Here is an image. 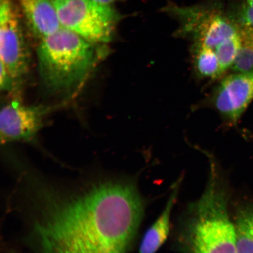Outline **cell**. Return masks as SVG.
Masks as SVG:
<instances>
[{
	"label": "cell",
	"mask_w": 253,
	"mask_h": 253,
	"mask_svg": "<svg viewBox=\"0 0 253 253\" xmlns=\"http://www.w3.org/2000/svg\"><path fill=\"white\" fill-rule=\"evenodd\" d=\"M25 242L42 253H124L137 235L144 202L136 186L102 179L60 188L27 177Z\"/></svg>",
	"instance_id": "6da1fadb"
},
{
	"label": "cell",
	"mask_w": 253,
	"mask_h": 253,
	"mask_svg": "<svg viewBox=\"0 0 253 253\" xmlns=\"http://www.w3.org/2000/svg\"><path fill=\"white\" fill-rule=\"evenodd\" d=\"M228 197L211 163L203 194L189 206L181 234L183 249L192 253H237Z\"/></svg>",
	"instance_id": "7a4b0ae2"
},
{
	"label": "cell",
	"mask_w": 253,
	"mask_h": 253,
	"mask_svg": "<svg viewBox=\"0 0 253 253\" xmlns=\"http://www.w3.org/2000/svg\"><path fill=\"white\" fill-rule=\"evenodd\" d=\"M37 58L43 86L61 94L80 87L92 71L96 54L93 43L63 27L41 41Z\"/></svg>",
	"instance_id": "3957f363"
},
{
	"label": "cell",
	"mask_w": 253,
	"mask_h": 253,
	"mask_svg": "<svg viewBox=\"0 0 253 253\" xmlns=\"http://www.w3.org/2000/svg\"><path fill=\"white\" fill-rule=\"evenodd\" d=\"M163 9L178 21V36L188 38L194 43L216 53L223 43L239 34V27L229 12L216 1L189 7L169 2Z\"/></svg>",
	"instance_id": "277c9868"
},
{
	"label": "cell",
	"mask_w": 253,
	"mask_h": 253,
	"mask_svg": "<svg viewBox=\"0 0 253 253\" xmlns=\"http://www.w3.org/2000/svg\"><path fill=\"white\" fill-rule=\"evenodd\" d=\"M53 3L63 28L91 43L112 40L120 16L111 5L93 0H53Z\"/></svg>",
	"instance_id": "5b68a950"
},
{
	"label": "cell",
	"mask_w": 253,
	"mask_h": 253,
	"mask_svg": "<svg viewBox=\"0 0 253 253\" xmlns=\"http://www.w3.org/2000/svg\"><path fill=\"white\" fill-rule=\"evenodd\" d=\"M21 15L13 0H0V62L17 86L28 74L30 54Z\"/></svg>",
	"instance_id": "8992f818"
},
{
	"label": "cell",
	"mask_w": 253,
	"mask_h": 253,
	"mask_svg": "<svg viewBox=\"0 0 253 253\" xmlns=\"http://www.w3.org/2000/svg\"><path fill=\"white\" fill-rule=\"evenodd\" d=\"M51 109L44 105H25L17 101L5 104L0 113L1 144L33 141Z\"/></svg>",
	"instance_id": "52a82bcc"
},
{
	"label": "cell",
	"mask_w": 253,
	"mask_h": 253,
	"mask_svg": "<svg viewBox=\"0 0 253 253\" xmlns=\"http://www.w3.org/2000/svg\"><path fill=\"white\" fill-rule=\"evenodd\" d=\"M253 100V72L235 73L220 82L213 98L215 108L227 122L236 124Z\"/></svg>",
	"instance_id": "ba28073f"
},
{
	"label": "cell",
	"mask_w": 253,
	"mask_h": 253,
	"mask_svg": "<svg viewBox=\"0 0 253 253\" xmlns=\"http://www.w3.org/2000/svg\"><path fill=\"white\" fill-rule=\"evenodd\" d=\"M28 29L40 41L63 28L53 0H18Z\"/></svg>",
	"instance_id": "9c48e42d"
},
{
	"label": "cell",
	"mask_w": 253,
	"mask_h": 253,
	"mask_svg": "<svg viewBox=\"0 0 253 253\" xmlns=\"http://www.w3.org/2000/svg\"><path fill=\"white\" fill-rule=\"evenodd\" d=\"M179 183H176L160 216L145 233L140 247V252H156L167 239L170 230V220L172 209L178 197Z\"/></svg>",
	"instance_id": "30bf717a"
},
{
	"label": "cell",
	"mask_w": 253,
	"mask_h": 253,
	"mask_svg": "<svg viewBox=\"0 0 253 253\" xmlns=\"http://www.w3.org/2000/svg\"><path fill=\"white\" fill-rule=\"evenodd\" d=\"M233 221L237 252L253 253V205L237 206Z\"/></svg>",
	"instance_id": "8fae6325"
},
{
	"label": "cell",
	"mask_w": 253,
	"mask_h": 253,
	"mask_svg": "<svg viewBox=\"0 0 253 253\" xmlns=\"http://www.w3.org/2000/svg\"><path fill=\"white\" fill-rule=\"evenodd\" d=\"M192 61L195 71L204 78H219L224 74L219 59L213 50L199 43H193Z\"/></svg>",
	"instance_id": "7c38bea8"
},
{
	"label": "cell",
	"mask_w": 253,
	"mask_h": 253,
	"mask_svg": "<svg viewBox=\"0 0 253 253\" xmlns=\"http://www.w3.org/2000/svg\"><path fill=\"white\" fill-rule=\"evenodd\" d=\"M237 26L239 30L240 45L231 70L235 73L253 72V30Z\"/></svg>",
	"instance_id": "4fadbf2b"
},
{
	"label": "cell",
	"mask_w": 253,
	"mask_h": 253,
	"mask_svg": "<svg viewBox=\"0 0 253 253\" xmlns=\"http://www.w3.org/2000/svg\"><path fill=\"white\" fill-rule=\"evenodd\" d=\"M229 13L237 25L253 30V0H240Z\"/></svg>",
	"instance_id": "5bb4252c"
},
{
	"label": "cell",
	"mask_w": 253,
	"mask_h": 253,
	"mask_svg": "<svg viewBox=\"0 0 253 253\" xmlns=\"http://www.w3.org/2000/svg\"><path fill=\"white\" fill-rule=\"evenodd\" d=\"M0 88L1 91H11L17 87L14 79H12L5 66L1 62V71H0Z\"/></svg>",
	"instance_id": "9a60e30c"
},
{
	"label": "cell",
	"mask_w": 253,
	"mask_h": 253,
	"mask_svg": "<svg viewBox=\"0 0 253 253\" xmlns=\"http://www.w3.org/2000/svg\"><path fill=\"white\" fill-rule=\"evenodd\" d=\"M93 1L99 3V4H101L111 5L113 4V3L120 1V0H93Z\"/></svg>",
	"instance_id": "2e32d148"
}]
</instances>
